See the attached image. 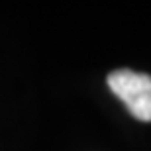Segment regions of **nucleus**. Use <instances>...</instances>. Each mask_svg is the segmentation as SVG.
Segmentation results:
<instances>
[{"label": "nucleus", "mask_w": 151, "mask_h": 151, "mask_svg": "<svg viewBox=\"0 0 151 151\" xmlns=\"http://www.w3.org/2000/svg\"><path fill=\"white\" fill-rule=\"evenodd\" d=\"M106 83L135 120L151 122V75L116 69L106 77Z\"/></svg>", "instance_id": "f257e3e1"}]
</instances>
